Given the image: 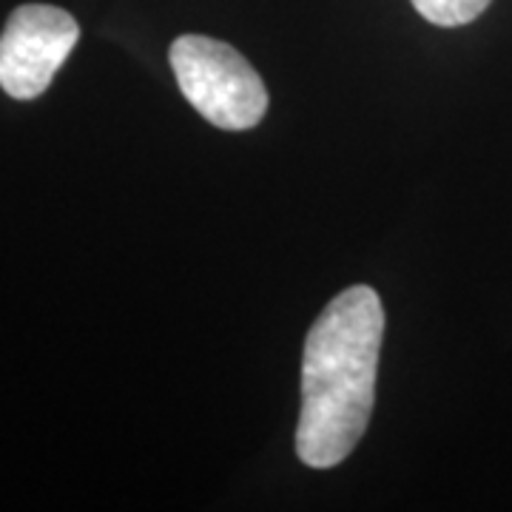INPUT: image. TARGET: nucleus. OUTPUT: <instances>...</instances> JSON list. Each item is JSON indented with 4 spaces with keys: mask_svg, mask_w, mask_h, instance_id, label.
I'll return each instance as SVG.
<instances>
[{
    "mask_svg": "<svg viewBox=\"0 0 512 512\" xmlns=\"http://www.w3.org/2000/svg\"><path fill=\"white\" fill-rule=\"evenodd\" d=\"M80 37L77 20L49 3L18 6L0 35V86L15 100H35L49 89L57 69Z\"/></svg>",
    "mask_w": 512,
    "mask_h": 512,
    "instance_id": "3",
    "label": "nucleus"
},
{
    "mask_svg": "<svg viewBox=\"0 0 512 512\" xmlns=\"http://www.w3.org/2000/svg\"><path fill=\"white\" fill-rule=\"evenodd\" d=\"M171 69L185 100L225 131L254 128L268 111V92L254 66L234 46L202 35L171 43Z\"/></svg>",
    "mask_w": 512,
    "mask_h": 512,
    "instance_id": "2",
    "label": "nucleus"
},
{
    "mask_svg": "<svg viewBox=\"0 0 512 512\" xmlns=\"http://www.w3.org/2000/svg\"><path fill=\"white\" fill-rule=\"evenodd\" d=\"M382 336V299L367 285L339 293L313 322L296 424V453L308 467H336L362 439L376 399Z\"/></svg>",
    "mask_w": 512,
    "mask_h": 512,
    "instance_id": "1",
    "label": "nucleus"
},
{
    "mask_svg": "<svg viewBox=\"0 0 512 512\" xmlns=\"http://www.w3.org/2000/svg\"><path fill=\"white\" fill-rule=\"evenodd\" d=\"M421 18L436 26H464L493 3V0H410Z\"/></svg>",
    "mask_w": 512,
    "mask_h": 512,
    "instance_id": "4",
    "label": "nucleus"
}]
</instances>
